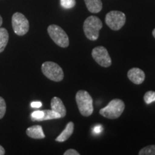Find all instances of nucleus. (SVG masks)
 <instances>
[{
  "label": "nucleus",
  "instance_id": "obj_1",
  "mask_svg": "<svg viewBox=\"0 0 155 155\" xmlns=\"http://www.w3.org/2000/svg\"><path fill=\"white\" fill-rule=\"evenodd\" d=\"M78 107L81 114L83 116H91L94 112L93 98L86 91L80 90L75 95Z\"/></svg>",
  "mask_w": 155,
  "mask_h": 155
},
{
  "label": "nucleus",
  "instance_id": "obj_2",
  "mask_svg": "<svg viewBox=\"0 0 155 155\" xmlns=\"http://www.w3.org/2000/svg\"><path fill=\"white\" fill-rule=\"evenodd\" d=\"M103 27L101 20L96 16H90L83 23V31L88 40H96L99 37V31Z\"/></svg>",
  "mask_w": 155,
  "mask_h": 155
},
{
  "label": "nucleus",
  "instance_id": "obj_3",
  "mask_svg": "<svg viewBox=\"0 0 155 155\" xmlns=\"http://www.w3.org/2000/svg\"><path fill=\"white\" fill-rule=\"evenodd\" d=\"M125 108L124 101L119 98L113 99L109 104L99 111L101 115L109 119H115L121 115Z\"/></svg>",
  "mask_w": 155,
  "mask_h": 155
},
{
  "label": "nucleus",
  "instance_id": "obj_4",
  "mask_svg": "<svg viewBox=\"0 0 155 155\" xmlns=\"http://www.w3.org/2000/svg\"><path fill=\"white\" fill-rule=\"evenodd\" d=\"M42 72L50 80L60 82L63 79L64 73L59 65L52 61H46L42 65Z\"/></svg>",
  "mask_w": 155,
  "mask_h": 155
},
{
  "label": "nucleus",
  "instance_id": "obj_5",
  "mask_svg": "<svg viewBox=\"0 0 155 155\" xmlns=\"http://www.w3.org/2000/svg\"><path fill=\"white\" fill-rule=\"evenodd\" d=\"M48 32L57 45L61 48H67L69 45L68 36L60 26L50 25L48 28Z\"/></svg>",
  "mask_w": 155,
  "mask_h": 155
},
{
  "label": "nucleus",
  "instance_id": "obj_6",
  "mask_svg": "<svg viewBox=\"0 0 155 155\" xmlns=\"http://www.w3.org/2000/svg\"><path fill=\"white\" fill-rule=\"evenodd\" d=\"M12 25L15 33L19 36H23L28 33L30 28L28 19L20 12H16L13 15Z\"/></svg>",
  "mask_w": 155,
  "mask_h": 155
},
{
  "label": "nucleus",
  "instance_id": "obj_7",
  "mask_svg": "<svg viewBox=\"0 0 155 155\" xmlns=\"http://www.w3.org/2000/svg\"><path fill=\"white\" fill-rule=\"evenodd\" d=\"M105 22L112 30H119L125 25L126 15L121 12L111 11L106 15Z\"/></svg>",
  "mask_w": 155,
  "mask_h": 155
},
{
  "label": "nucleus",
  "instance_id": "obj_8",
  "mask_svg": "<svg viewBox=\"0 0 155 155\" xmlns=\"http://www.w3.org/2000/svg\"><path fill=\"white\" fill-rule=\"evenodd\" d=\"M92 57L98 65L104 68L111 66V59L108 50L103 46H98L92 50Z\"/></svg>",
  "mask_w": 155,
  "mask_h": 155
},
{
  "label": "nucleus",
  "instance_id": "obj_9",
  "mask_svg": "<svg viewBox=\"0 0 155 155\" xmlns=\"http://www.w3.org/2000/svg\"><path fill=\"white\" fill-rule=\"evenodd\" d=\"M127 76L131 82L134 84L139 85L144 82L145 73L142 70L139 68H133L128 71Z\"/></svg>",
  "mask_w": 155,
  "mask_h": 155
},
{
  "label": "nucleus",
  "instance_id": "obj_10",
  "mask_svg": "<svg viewBox=\"0 0 155 155\" xmlns=\"http://www.w3.org/2000/svg\"><path fill=\"white\" fill-rule=\"evenodd\" d=\"M51 109L56 113L59 114L61 118L65 117L66 115V108L64 106L63 101L58 97H53L51 100Z\"/></svg>",
  "mask_w": 155,
  "mask_h": 155
},
{
  "label": "nucleus",
  "instance_id": "obj_11",
  "mask_svg": "<svg viewBox=\"0 0 155 155\" xmlns=\"http://www.w3.org/2000/svg\"><path fill=\"white\" fill-rule=\"evenodd\" d=\"M26 134L29 137L35 139H42L45 137L42 127L40 125H34L28 128Z\"/></svg>",
  "mask_w": 155,
  "mask_h": 155
},
{
  "label": "nucleus",
  "instance_id": "obj_12",
  "mask_svg": "<svg viewBox=\"0 0 155 155\" xmlns=\"http://www.w3.org/2000/svg\"><path fill=\"white\" fill-rule=\"evenodd\" d=\"M73 131H74V124H73V122L71 121L66 125L65 129L62 131L61 134L55 139V141H59V142L65 141L71 137V135L73 134Z\"/></svg>",
  "mask_w": 155,
  "mask_h": 155
},
{
  "label": "nucleus",
  "instance_id": "obj_13",
  "mask_svg": "<svg viewBox=\"0 0 155 155\" xmlns=\"http://www.w3.org/2000/svg\"><path fill=\"white\" fill-rule=\"evenodd\" d=\"M88 10L91 13H98L101 11L103 5L101 0H84Z\"/></svg>",
  "mask_w": 155,
  "mask_h": 155
},
{
  "label": "nucleus",
  "instance_id": "obj_14",
  "mask_svg": "<svg viewBox=\"0 0 155 155\" xmlns=\"http://www.w3.org/2000/svg\"><path fill=\"white\" fill-rule=\"evenodd\" d=\"M9 41V33L5 28L0 27V53L4 51Z\"/></svg>",
  "mask_w": 155,
  "mask_h": 155
},
{
  "label": "nucleus",
  "instance_id": "obj_15",
  "mask_svg": "<svg viewBox=\"0 0 155 155\" xmlns=\"http://www.w3.org/2000/svg\"><path fill=\"white\" fill-rule=\"evenodd\" d=\"M44 116L42 118L41 121H47V120H52V119H57L61 118V115L59 114L56 113L53 110H43Z\"/></svg>",
  "mask_w": 155,
  "mask_h": 155
},
{
  "label": "nucleus",
  "instance_id": "obj_16",
  "mask_svg": "<svg viewBox=\"0 0 155 155\" xmlns=\"http://www.w3.org/2000/svg\"><path fill=\"white\" fill-rule=\"evenodd\" d=\"M139 155H155V145L145 147L139 151Z\"/></svg>",
  "mask_w": 155,
  "mask_h": 155
},
{
  "label": "nucleus",
  "instance_id": "obj_17",
  "mask_svg": "<svg viewBox=\"0 0 155 155\" xmlns=\"http://www.w3.org/2000/svg\"><path fill=\"white\" fill-rule=\"evenodd\" d=\"M144 100L147 104L155 101V92L153 91H149L144 96Z\"/></svg>",
  "mask_w": 155,
  "mask_h": 155
},
{
  "label": "nucleus",
  "instance_id": "obj_18",
  "mask_svg": "<svg viewBox=\"0 0 155 155\" xmlns=\"http://www.w3.org/2000/svg\"><path fill=\"white\" fill-rule=\"evenodd\" d=\"M75 0H61V5L65 9H71L75 7Z\"/></svg>",
  "mask_w": 155,
  "mask_h": 155
},
{
  "label": "nucleus",
  "instance_id": "obj_19",
  "mask_svg": "<svg viewBox=\"0 0 155 155\" xmlns=\"http://www.w3.org/2000/svg\"><path fill=\"white\" fill-rule=\"evenodd\" d=\"M44 116L43 111H36L31 114V119L32 121H41L42 118Z\"/></svg>",
  "mask_w": 155,
  "mask_h": 155
},
{
  "label": "nucleus",
  "instance_id": "obj_20",
  "mask_svg": "<svg viewBox=\"0 0 155 155\" xmlns=\"http://www.w3.org/2000/svg\"><path fill=\"white\" fill-rule=\"evenodd\" d=\"M7 110V106H6V102L2 97L0 96V119H2L5 116Z\"/></svg>",
  "mask_w": 155,
  "mask_h": 155
},
{
  "label": "nucleus",
  "instance_id": "obj_21",
  "mask_svg": "<svg viewBox=\"0 0 155 155\" xmlns=\"http://www.w3.org/2000/svg\"><path fill=\"white\" fill-rule=\"evenodd\" d=\"M79 154H79L76 150H73V149H70V150H68L65 152H64V155H79Z\"/></svg>",
  "mask_w": 155,
  "mask_h": 155
},
{
  "label": "nucleus",
  "instance_id": "obj_22",
  "mask_svg": "<svg viewBox=\"0 0 155 155\" xmlns=\"http://www.w3.org/2000/svg\"><path fill=\"white\" fill-rule=\"evenodd\" d=\"M42 103L40 101H33L30 104V106L32 108H40L42 106Z\"/></svg>",
  "mask_w": 155,
  "mask_h": 155
},
{
  "label": "nucleus",
  "instance_id": "obj_23",
  "mask_svg": "<svg viewBox=\"0 0 155 155\" xmlns=\"http://www.w3.org/2000/svg\"><path fill=\"white\" fill-rule=\"evenodd\" d=\"M102 131V127L101 125H97L94 128V132L95 134H100Z\"/></svg>",
  "mask_w": 155,
  "mask_h": 155
},
{
  "label": "nucleus",
  "instance_id": "obj_24",
  "mask_svg": "<svg viewBox=\"0 0 155 155\" xmlns=\"http://www.w3.org/2000/svg\"><path fill=\"white\" fill-rule=\"evenodd\" d=\"M5 154V149L3 148L2 146L0 145V155H4Z\"/></svg>",
  "mask_w": 155,
  "mask_h": 155
},
{
  "label": "nucleus",
  "instance_id": "obj_25",
  "mask_svg": "<svg viewBox=\"0 0 155 155\" xmlns=\"http://www.w3.org/2000/svg\"><path fill=\"white\" fill-rule=\"evenodd\" d=\"M2 17L0 15V27L2 26Z\"/></svg>",
  "mask_w": 155,
  "mask_h": 155
},
{
  "label": "nucleus",
  "instance_id": "obj_26",
  "mask_svg": "<svg viewBox=\"0 0 155 155\" xmlns=\"http://www.w3.org/2000/svg\"><path fill=\"white\" fill-rule=\"evenodd\" d=\"M152 35H153V36H154V38H155V29L152 31Z\"/></svg>",
  "mask_w": 155,
  "mask_h": 155
}]
</instances>
